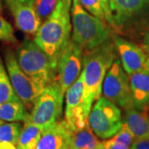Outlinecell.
Segmentation results:
<instances>
[{
    "mask_svg": "<svg viewBox=\"0 0 149 149\" xmlns=\"http://www.w3.org/2000/svg\"><path fill=\"white\" fill-rule=\"evenodd\" d=\"M115 45L109 39L95 49L84 52L83 70V102L88 111L102 93V86L112 63L116 59Z\"/></svg>",
    "mask_w": 149,
    "mask_h": 149,
    "instance_id": "obj_2",
    "label": "cell"
},
{
    "mask_svg": "<svg viewBox=\"0 0 149 149\" xmlns=\"http://www.w3.org/2000/svg\"><path fill=\"white\" fill-rule=\"evenodd\" d=\"M102 142L92 131L90 123L71 133L68 149H101Z\"/></svg>",
    "mask_w": 149,
    "mask_h": 149,
    "instance_id": "obj_17",
    "label": "cell"
},
{
    "mask_svg": "<svg viewBox=\"0 0 149 149\" xmlns=\"http://www.w3.org/2000/svg\"><path fill=\"white\" fill-rule=\"evenodd\" d=\"M149 0H109V23L113 27L123 26L148 4Z\"/></svg>",
    "mask_w": 149,
    "mask_h": 149,
    "instance_id": "obj_13",
    "label": "cell"
},
{
    "mask_svg": "<svg viewBox=\"0 0 149 149\" xmlns=\"http://www.w3.org/2000/svg\"><path fill=\"white\" fill-rule=\"evenodd\" d=\"M71 40L85 51H90L110 39V30L104 20L89 13L79 0H72Z\"/></svg>",
    "mask_w": 149,
    "mask_h": 149,
    "instance_id": "obj_3",
    "label": "cell"
},
{
    "mask_svg": "<svg viewBox=\"0 0 149 149\" xmlns=\"http://www.w3.org/2000/svg\"><path fill=\"white\" fill-rule=\"evenodd\" d=\"M82 7L91 14L105 21V15L103 10L100 0H79Z\"/></svg>",
    "mask_w": 149,
    "mask_h": 149,
    "instance_id": "obj_23",
    "label": "cell"
},
{
    "mask_svg": "<svg viewBox=\"0 0 149 149\" xmlns=\"http://www.w3.org/2000/svg\"><path fill=\"white\" fill-rule=\"evenodd\" d=\"M22 128V124L18 122L0 124V143H11L17 145Z\"/></svg>",
    "mask_w": 149,
    "mask_h": 149,
    "instance_id": "obj_21",
    "label": "cell"
},
{
    "mask_svg": "<svg viewBox=\"0 0 149 149\" xmlns=\"http://www.w3.org/2000/svg\"><path fill=\"white\" fill-rule=\"evenodd\" d=\"M16 58L22 71L44 86L56 80V67L34 41L25 39L17 50Z\"/></svg>",
    "mask_w": 149,
    "mask_h": 149,
    "instance_id": "obj_4",
    "label": "cell"
},
{
    "mask_svg": "<svg viewBox=\"0 0 149 149\" xmlns=\"http://www.w3.org/2000/svg\"><path fill=\"white\" fill-rule=\"evenodd\" d=\"M61 0H34L33 5L41 21L44 22L50 16Z\"/></svg>",
    "mask_w": 149,
    "mask_h": 149,
    "instance_id": "obj_22",
    "label": "cell"
},
{
    "mask_svg": "<svg viewBox=\"0 0 149 149\" xmlns=\"http://www.w3.org/2000/svg\"><path fill=\"white\" fill-rule=\"evenodd\" d=\"M42 131V128L32 123V122H25L21 129L17 147L24 149H35Z\"/></svg>",
    "mask_w": 149,
    "mask_h": 149,
    "instance_id": "obj_19",
    "label": "cell"
},
{
    "mask_svg": "<svg viewBox=\"0 0 149 149\" xmlns=\"http://www.w3.org/2000/svg\"><path fill=\"white\" fill-rule=\"evenodd\" d=\"M142 46H143V49L144 50V52L149 56V32L145 33Z\"/></svg>",
    "mask_w": 149,
    "mask_h": 149,
    "instance_id": "obj_29",
    "label": "cell"
},
{
    "mask_svg": "<svg viewBox=\"0 0 149 149\" xmlns=\"http://www.w3.org/2000/svg\"><path fill=\"white\" fill-rule=\"evenodd\" d=\"M101 149H130L128 147H125L122 144H119L114 142L113 140L109 139L102 143Z\"/></svg>",
    "mask_w": 149,
    "mask_h": 149,
    "instance_id": "obj_27",
    "label": "cell"
},
{
    "mask_svg": "<svg viewBox=\"0 0 149 149\" xmlns=\"http://www.w3.org/2000/svg\"><path fill=\"white\" fill-rule=\"evenodd\" d=\"M3 10V5H2V3H1V0H0V13Z\"/></svg>",
    "mask_w": 149,
    "mask_h": 149,
    "instance_id": "obj_32",
    "label": "cell"
},
{
    "mask_svg": "<svg viewBox=\"0 0 149 149\" xmlns=\"http://www.w3.org/2000/svg\"><path fill=\"white\" fill-rule=\"evenodd\" d=\"M133 107L139 111H149V61L143 70L128 75Z\"/></svg>",
    "mask_w": 149,
    "mask_h": 149,
    "instance_id": "obj_15",
    "label": "cell"
},
{
    "mask_svg": "<svg viewBox=\"0 0 149 149\" xmlns=\"http://www.w3.org/2000/svg\"><path fill=\"white\" fill-rule=\"evenodd\" d=\"M130 149H149V139H135Z\"/></svg>",
    "mask_w": 149,
    "mask_h": 149,
    "instance_id": "obj_26",
    "label": "cell"
},
{
    "mask_svg": "<svg viewBox=\"0 0 149 149\" xmlns=\"http://www.w3.org/2000/svg\"><path fill=\"white\" fill-rule=\"evenodd\" d=\"M0 119L8 122H27L30 121V114L20 100H12L0 104Z\"/></svg>",
    "mask_w": 149,
    "mask_h": 149,
    "instance_id": "obj_18",
    "label": "cell"
},
{
    "mask_svg": "<svg viewBox=\"0 0 149 149\" xmlns=\"http://www.w3.org/2000/svg\"><path fill=\"white\" fill-rule=\"evenodd\" d=\"M113 42L119 55L122 66L129 74L143 70L149 61V56L138 45L120 37H115Z\"/></svg>",
    "mask_w": 149,
    "mask_h": 149,
    "instance_id": "obj_11",
    "label": "cell"
},
{
    "mask_svg": "<svg viewBox=\"0 0 149 149\" xmlns=\"http://www.w3.org/2000/svg\"><path fill=\"white\" fill-rule=\"evenodd\" d=\"M103 10L105 15V19L107 22L109 20V0H100Z\"/></svg>",
    "mask_w": 149,
    "mask_h": 149,
    "instance_id": "obj_28",
    "label": "cell"
},
{
    "mask_svg": "<svg viewBox=\"0 0 149 149\" xmlns=\"http://www.w3.org/2000/svg\"><path fill=\"white\" fill-rule=\"evenodd\" d=\"M102 92L104 97L125 110L133 107L129 77L120 59H115L109 67L103 82Z\"/></svg>",
    "mask_w": 149,
    "mask_h": 149,
    "instance_id": "obj_7",
    "label": "cell"
},
{
    "mask_svg": "<svg viewBox=\"0 0 149 149\" xmlns=\"http://www.w3.org/2000/svg\"><path fill=\"white\" fill-rule=\"evenodd\" d=\"M89 123L98 138H112L122 127L121 111L118 105L105 97H100L91 109Z\"/></svg>",
    "mask_w": 149,
    "mask_h": 149,
    "instance_id": "obj_6",
    "label": "cell"
},
{
    "mask_svg": "<svg viewBox=\"0 0 149 149\" xmlns=\"http://www.w3.org/2000/svg\"><path fill=\"white\" fill-rule=\"evenodd\" d=\"M64 93L55 80L47 85L34 103L30 122L45 128L57 122L61 115Z\"/></svg>",
    "mask_w": 149,
    "mask_h": 149,
    "instance_id": "obj_5",
    "label": "cell"
},
{
    "mask_svg": "<svg viewBox=\"0 0 149 149\" xmlns=\"http://www.w3.org/2000/svg\"><path fill=\"white\" fill-rule=\"evenodd\" d=\"M3 123V120H1V119H0V124H2V123Z\"/></svg>",
    "mask_w": 149,
    "mask_h": 149,
    "instance_id": "obj_33",
    "label": "cell"
},
{
    "mask_svg": "<svg viewBox=\"0 0 149 149\" xmlns=\"http://www.w3.org/2000/svg\"><path fill=\"white\" fill-rule=\"evenodd\" d=\"M17 1H19L23 3H33L34 2V0H17Z\"/></svg>",
    "mask_w": 149,
    "mask_h": 149,
    "instance_id": "obj_31",
    "label": "cell"
},
{
    "mask_svg": "<svg viewBox=\"0 0 149 149\" xmlns=\"http://www.w3.org/2000/svg\"><path fill=\"white\" fill-rule=\"evenodd\" d=\"M124 123L135 139H149V115L147 112L139 111L134 107L125 110Z\"/></svg>",
    "mask_w": 149,
    "mask_h": 149,
    "instance_id": "obj_16",
    "label": "cell"
},
{
    "mask_svg": "<svg viewBox=\"0 0 149 149\" xmlns=\"http://www.w3.org/2000/svg\"><path fill=\"white\" fill-rule=\"evenodd\" d=\"M83 56L84 50L71 39L60 55L56 80L64 94L80 75L83 68Z\"/></svg>",
    "mask_w": 149,
    "mask_h": 149,
    "instance_id": "obj_9",
    "label": "cell"
},
{
    "mask_svg": "<svg viewBox=\"0 0 149 149\" xmlns=\"http://www.w3.org/2000/svg\"><path fill=\"white\" fill-rule=\"evenodd\" d=\"M72 0H61L54 12L43 22L35 34L34 42L57 67L60 55L70 42Z\"/></svg>",
    "mask_w": 149,
    "mask_h": 149,
    "instance_id": "obj_1",
    "label": "cell"
},
{
    "mask_svg": "<svg viewBox=\"0 0 149 149\" xmlns=\"http://www.w3.org/2000/svg\"><path fill=\"white\" fill-rule=\"evenodd\" d=\"M0 149H17V147L11 143H0Z\"/></svg>",
    "mask_w": 149,
    "mask_h": 149,
    "instance_id": "obj_30",
    "label": "cell"
},
{
    "mask_svg": "<svg viewBox=\"0 0 149 149\" xmlns=\"http://www.w3.org/2000/svg\"><path fill=\"white\" fill-rule=\"evenodd\" d=\"M14 17L17 27L27 34H36L42 24L33 3H23L17 0H4Z\"/></svg>",
    "mask_w": 149,
    "mask_h": 149,
    "instance_id": "obj_12",
    "label": "cell"
},
{
    "mask_svg": "<svg viewBox=\"0 0 149 149\" xmlns=\"http://www.w3.org/2000/svg\"><path fill=\"white\" fill-rule=\"evenodd\" d=\"M0 41L8 43L17 42L12 25L1 16H0Z\"/></svg>",
    "mask_w": 149,
    "mask_h": 149,
    "instance_id": "obj_25",
    "label": "cell"
},
{
    "mask_svg": "<svg viewBox=\"0 0 149 149\" xmlns=\"http://www.w3.org/2000/svg\"><path fill=\"white\" fill-rule=\"evenodd\" d=\"M17 149H24V148H18V147H17Z\"/></svg>",
    "mask_w": 149,
    "mask_h": 149,
    "instance_id": "obj_34",
    "label": "cell"
},
{
    "mask_svg": "<svg viewBox=\"0 0 149 149\" xmlns=\"http://www.w3.org/2000/svg\"><path fill=\"white\" fill-rule=\"evenodd\" d=\"M111 139L118 143L122 144L123 146L130 148L135 138L133 135V133H131V131L128 129V126L124 123H123L120 130L114 136H113Z\"/></svg>",
    "mask_w": 149,
    "mask_h": 149,
    "instance_id": "obj_24",
    "label": "cell"
},
{
    "mask_svg": "<svg viewBox=\"0 0 149 149\" xmlns=\"http://www.w3.org/2000/svg\"><path fill=\"white\" fill-rule=\"evenodd\" d=\"M5 65L12 86L17 97L25 106H33L37 97L46 86L22 71L17 61L16 55L11 51L7 52L5 55Z\"/></svg>",
    "mask_w": 149,
    "mask_h": 149,
    "instance_id": "obj_8",
    "label": "cell"
},
{
    "mask_svg": "<svg viewBox=\"0 0 149 149\" xmlns=\"http://www.w3.org/2000/svg\"><path fill=\"white\" fill-rule=\"evenodd\" d=\"M13 90L4 65L0 59V104L12 100H19Z\"/></svg>",
    "mask_w": 149,
    "mask_h": 149,
    "instance_id": "obj_20",
    "label": "cell"
},
{
    "mask_svg": "<svg viewBox=\"0 0 149 149\" xmlns=\"http://www.w3.org/2000/svg\"><path fill=\"white\" fill-rule=\"evenodd\" d=\"M71 132L64 120L43 128L35 149H68Z\"/></svg>",
    "mask_w": 149,
    "mask_h": 149,
    "instance_id": "obj_14",
    "label": "cell"
},
{
    "mask_svg": "<svg viewBox=\"0 0 149 149\" xmlns=\"http://www.w3.org/2000/svg\"><path fill=\"white\" fill-rule=\"evenodd\" d=\"M83 80L80 74L65 92V113L64 122L70 132L89 124L90 113L83 102Z\"/></svg>",
    "mask_w": 149,
    "mask_h": 149,
    "instance_id": "obj_10",
    "label": "cell"
}]
</instances>
